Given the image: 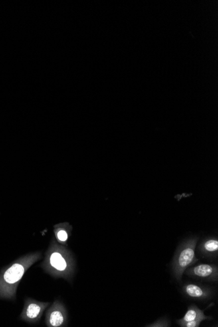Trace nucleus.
Returning <instances> with one entry per match:
<instances>
[{"instance_id":"obj_4","label":"nucleus","mask_w":218,"mask_h":327,"mask_svg":"<svg viewBox=\"0 0 218 327\" xmlns=\"http://www.w3.org/2000/svg\"><path fill=\"white\" fill-rule=\"evenodd\" d=\"M50 304L49 302H40L34 298H26L21 314V320L29 324H37Z\"/></svg>"},{"instance_id":"obj_9","label":"nucleus","mask_w":218,"mask_h":327,"mask_svg":"<svg viewBox=\"0 0 218 327\" xmlns=\"http://www.w3.org/2000/svg\"><path fill=\"white\" fill-rule=\"evenodd\" d=\"M184 290L187 295L192 298H203L209 295L207 291L195 284L187 285Z\"/></svg>"},{"instance_id":"obj_5","label":"nucleus","mask_w":218,"mask_h":327,"mask_svg":"<svg viewBox=\"0 0 218 327\" xmlns=\"http://www.w3.org/2000/svg\"><path fill=\"white\" fill-rule=\"evenodd\" d=\"M68 312L60 300H54L46 311L45 324L48 327H63L68 325Z\"/></svg>"},{"instance_id":"obj_3","label":"nucleus","mask_w":218,"mask_h":327,"mask_svg":"<svg viewBox=\"0 0 218 327\" xmlns=\"http://www.w3.org/2000/svg\"><path fill=\"white\" fill-rule=\"evenodd\" d=\"M195 246L196 242H190L182 248L178 253L174 263V271L178 280H181L185 270L197 261L195 254Z\"/></svg>"},{"instance_id":"obj_2","label":"nucleus","mask_w":218,"mask_h":327,"mask_svg":"<svg viewBox=\"0 0 218 327\" xmlns=\"http://www.w3.org/2000/svg\"><path fill=\"white\" fill-rule=\"evenodd\" d=\"M42 252L27 254L16 260L0 272V298L15 300L18 286L26 272L42 259Z\"/></svg>"},{"instance_id":"obj_1","label":"nucleus","mask_w":218,"mask_h":327,"mask_svg":"<svg viewBox=\"0 0 218 327\" xmlns=\"http://www.w3.org/2000/svg\"><path fill=\"white\" fill-rule=\"evenodd\" d=\"M41 267L52 277L71 282L75 270V261L68 248L52 239L44 254Z\"/></svg>"},{"instance_id":"obj_8","label":"nucleus","mask_w":218,"mask_h":327,"mask_svg":"<svg viewBox=\"0 0 218 327\" xmlns=\"http://www.w3.org/2000/svg\"><path fill=\"white\" fill-rule=\"evenodd\" d=\"M187 273L202 278H210L217 275V268L211 264H201L191 268Z\"/></svg>"},{"instance_id":"obj_10","label":"nucleus","mask_w":218,"mask_h":327,"mask_svg":"<svg viewBox=\"0 0 218 327\" xmlns=\"http://www.w3.org/2000/svg\"><path fill=\"white\" fill-rule=\"evenodd\" d=\"M204 250L206 252H217L218 250V241L217 240H210L206 242L203 246Z\"/></svg>"},{"instance_id":"obj_11","label":"nucleus","mask_w":218,"mask_h":327,"mask_svg":"<svg viewBox=\"0 0 218 327\" xmlns=\"http://www.w3.org/2000/svg\"><path fill=\"white\" fill-rule=\"evenodd\" d=\"M201 322H202L201 320L191 321V322H187V323H185V324H183V325H182L181 327H199L200 324H201Z\"/></svg>"},{"instance_id":"obj_6","label":"nucleus","mask_w":218,"mask_h":327,"mask_svg":"<svg viewBox=\"0 0 218 327\" xmlns=\"http://www.w3.org/2000/svg\"><path fill=\"white\" fill-rule=\"evenodd\" d=\"M72 227L68 223H62L54 226V233L56 241L62 245L67 246Z\"/></svg>"},{"instance_id":"obj_7","label":"nucleus","mask_w":218,"mask_h":327,"mask_svg":"<svg viewBox=\"0 0 218 327\" xmlns=\"http://www.w3.org/2000/svg\"><path fill=\"white\" fill-rule=\"evenodd\" d=\"M209 319H210L209 317L206 316L203 310H200L197 306H191L189 307L183 318L177 321V323L181 327L182 325L187 322H191V321H203L209 320Z\"/></svg>"}]
</instances>
